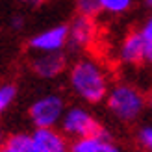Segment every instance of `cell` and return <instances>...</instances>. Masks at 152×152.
<instances>
[{
  "label": "cell",
  "mask_w": 152,
  "mask_h": 152,
  "mask_svg": "<svg viewBox=\"0 0 152 152\" xmlns=\"http://www.w3.org/2000/svg\"><path fill=\"white\" fill-rule=\"evenodd\" d=\"M71 91L86 104H98L106 100L111 83L106 67L95 58L83 56L69 67L67 72Z\"/></svg>",
  "instance_id": "cell-1"
},
{
  "label": "cell",
  "mask_w": 152,
  "mask_h": 152,
  "mask_svg": "<svg viewBox=\"0 0 152 152\" xmlns=\"http://www.w3.org/2000/svg\"><path fill=\"white\" fill-rule=\"evenodd\" d=\"M106 106L115 119L123 121V123H134L143 115L148 104L141 89L128 82H119L111 86L108 96H106Z\"/></svg>",
  "instance_id": "cell-2"
},
{
  "label": "cell",
  "mask_w": 152,
  "mask_h": 152,
  "mask_svg": "<svg viewBox=\"0 0 152 152\" xmlns=\"http://www.w3.org/2000/svg\"><path fill=\"white\" fill-rule=\"evenodd\" d=\"M65 111L67 108L63 96L58 93H47L32 102L28 115L35 128H56L61 124Z\"/></svg>",
  "instance_id": "cell-3"
},
{
  "label": "cell",
  "mask_w": 152,
  "mask_h": 152,
  "mask_svg": "<svg viewBox=\"0 0 152 152\" xmlns=\"http://www.w3.org/2000/svg\"><path fill=\"white\" fill-rule=\"evenodd\" d=\"M59 130L63 132L67 139H80V137H87V135L98 134L102 130L98 124L96 117L91 113L87 108L83 106H71L67 108L65 115L61 119Z\"/></svg>",
  "instance_id": "cell-4"
},
{
  "label": "cell",
  "mask_w": 152,
  "mask_h": 152,
  "mask_svg": "<svg viewBox=\"0 0 152 152\" xmlns=\"http://www.w3.org/2000/svg\"><path fill=\"white\" fill-rule=\"evenodd\" d=\"M69 47V24H56L34 34L28 39V48L34 54H54Z\"/></svg>",
  "instance_id": "cell-5"
},
{
  "label": "cell",
  "mask_w": 152,
  "mask_h": 152,
  "mask_svg": "<svg viewBox=\"0 0 152 152\" xmlns=\"http://www.w3.org/2000/svg\"><path fill=\"white\" fill-rule=\"evenodd\" d=\"M147 54L148 43L145 41L139 30L128 32L117 47V59L126 67H139L147 63Z\"/></svg>",
  "instance_id": "cell-6"
},
{
  "label": "cell",
  "mask_w": 152,
  "mask_h": 152,
  "mask_svg": "<svg viewBox=\"0 0 152 152\" xmlns=\"http://www.w3.org/2000/svg\"><path fill=\"white\" fill-rule=\"evenodd\" d=\"M98 37V26L95 19L76 15L69 22V47L76 52L89 50L96 43Z\"/></svg>",
  "instance_id": "cell-7"
},
{
  "label": "cell",
  "mask_w": 152,
  "mask_h": 152,
  "mask_svg": "<svg viewBox=\"0 0 152 152\" xmlns=\"http://www.w3.org/2000/svg\"><path fill=\"white\" fill-rule=\"evenodd\" d=\"M30 69L35 76L43 80H54L67 69V58L63 52L54 54H34L30 59Z\"/></svg>",
  "instance_id": "cell-8"
},
{
  "label": "cell",
  "mask_w": 152,
  "mask_h": 152,
  "mask_svg": "<svg viewBox=\"0 0 152 152\" xmlns=\"http://www.w3.org/2000/svg\"><path fill=\"white\" fill-rule=\"evenodd\" d=\"M35 152H71V143L61 130L56 128H35L34 134Z\"/></svg>",
  "instance_id": "cell-9"
},
{
  "label": "cell",
  "mask_w": 152,
  "mask_h": 152,
  "mask_svg": "<svg viewBox=\"0 0 152 152\" xmlns=\"http://www.w3.org/2000/svg\"><path fill=\"white\" fill-rule=\"evenodd\" d=\"M71 152H121V147L106 130H100L98 134L74 139L71 143Z\"/></svg>",
  "instance_id": "cell-10"
},
{
  "label": "cell",
  "mask_w": 152,
  "mask_h": 152,
  "mask_svg": "<svg viewBox=\"0 0 152 152\" xmlns=\"http://www.w3.org/2000/svg\"><path fill=\"white\" fill-rule=\"evenodd\" d=\"M4 148L7 152H35L32 134H24V132L10 135V137L6 139Z\"/></svg>",
  "instance_id": "cell-11"
},
{
  "label": "cell",
  "mask_w": 152,
  "mask_h": 152,
  "mask_svg": "<svg viewBox=\"0 0 152 152\" xmlns=\"http://www.w3.org/2000/svg\"><path fill=\"white\" fill-rule=\"evenodd\" d=\"M135 0H100V11L119 17V15L128 13L134 7Z\"/></svg>",
  "instance_id": "cell-12"
},
{
  "label": "cell",
  "mask_w": 152,
  "mask_h": 152,
  "mask_svg": "<svg viewBox=\"0 0 152 152\" xmlns=\"http://www.w3.org/2000/svg\"><path fill=\"white\" fill-rule=\"evenodd\" d=\"M78 15L95 19L100 13V0H72Z\"/></svg>",
  "instance_id": "cell-13"
},
{
  "label": "cell",
  "mask_w": 152,
  "mask_h": 152,
  "mask_svg": "<svg viewBox=\"0 0 152 152\" xmlns=\"http://www.w3.org/2000/svg\"><path fill=\"white\" fill-rule=\"evenodd\" d=\"M17 96V87L13 83H0V115L13 104Z\"/></svg>",
  "instance_id": "cell-14"
},
{
  "label": "cell",
  "mask_w": 152,
  "mask_h": 152,
  "mask_svg": "<svg viewBox=\"0 0 152 152\" xmlns=\"http://www.w3.org/2000/svg\"><path fill=\"white\" fill-rule=\"evenodd\" d=\"M137 143L145 152H152V126L145 124L137 130Z\"/></svg>",
  "instance_id": "cell-15"
},
{
  "label": "cell",
  "mask_w": 152,
  "mask_h": 152,
  "mask_svg": "<svg viewBox=\"0 0 152 152\" xmlns=\"http://www.w3.org/2000/svg\"><path fill=\"white\" fill-rule=\"evenodd\" d=\"M139 32H141L143 37H145V41H147L148 45H152V13L148 15L145 20H143V24H141V28H139Z\"/></svg>",
  "instance_id": "cell-16"
},
{
  "label": "cell",
  "mask_w": 152,
  "mask_h": 152,
  "mask_svg": "<svg viewBox=\"0 0 152 152\" xmlns=\"http://www.w3.org/2000/svg\"><path fill=\"white\" fill-rule=\"evenodd\" d=\"M11 26L15 30H22V26H24V19L22 17H13L11 19Z\"/></svg>",
  "instance_id": "cell-17"
},
{
  "label": "cell",
  "mask_w": 152,
  "mask_h": 152,
  "mask_svg": "<svg viewBox=\"0 0 152 152\" xmlns=\"http://www.w3.org/2000/svg\"><path fill=\"white\" fill-rule=\"evenodd\" d=\"M4 145H6V137H4V132H2V126H0V150L4 148Z\"/></svg>",
  "instance_id": "cell-18"
},
{
  "label": "cell",
  "mask_w": 152,
  "mask_h": 152,
  "mask_svg": "<svg viewBox=\"0 0 152 152\" xmlns=\"http://www.w3.org/2000/svg\"><path fill=\"white\" fill-rule=\"evenodd\" d=\"M147 63L152 65V45H148V54H147Z\"/></svg>",
  "instance_id": "cell-19"
},
{
  "label": "cell",
  "mask_w": 152,
  "mask_h": 152,
  "mask_svg": "<svg viewBox=\"0 0 152 152\" xmlns=\"http://www.w3.org/2000/svg\"><path fill=\"white\" fill-rule=\"evenodd\" d=\"M147 104H148V108L152 110V91H150V95L147 96Z\"/></svg>",
  "instance_id": "cell-20"
},
{
  "label": "cell",
  "mask_w": 152,
  "mask_h": 152,
  "mask_svg": "<svg viewBox=\"0 0 152 152\" xmlns=\"http://www.w3.org/2000/svg\"><path fill=\"white\" fill-rule=\"evenodd\" d=\"M20 2H26V4H39L41 0H20Z\"/></svg>",
  "instance_id": "cell-21"
},
{
  "label": "cell",
  "mask_w": 152,
  "mask_h": 152,
  "mask_svg": "<svg viewBox=\"0 0 152 152\" xmlns=\"http://www.w3.org/2000/svg\"><path fill=\"white\" fill-rule=\"evenodd\" d=\"M145 2H147V6H148L150 10H152V0H145Z\"/></svg>",
  "instance_id": "cell-22"
},
{
  "label": "cell",
  "mask_w": 152,
  "mask_h": 152,
  "mask_svg": "<svg viewBox=\"0 0 152 152\" xmlns=\"http://www.w3.org/2000/svg\"><path fill=\"white\" fill-rule=\"evenodd\" d=\"M0 152H7V150H6V148H2V150H0Z\"/></svg>",
  "instance_id": "cell-23"
}]
</instances>
